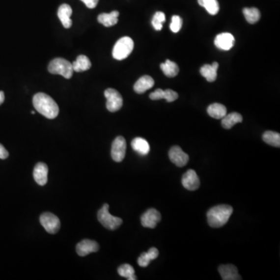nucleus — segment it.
I'll list each match as a JSON object with an SVG mask.
<instances>
[{
  "instance_id": "obj_1",
  "label": "nucleus",
  "mask_w": 280,
  "mask_h": 280,
  "mask_svg": "<svg viewBox=\"0 0 280 280\" xmlns=\"http://www.w3.org/2000/svg\"><path fill=\"white\" fill-rule=\"evenodd\" d=\"M33 105L37 112L49 119H54L59 113L56 101L45 93H36L33 97Z\"/></svg>"
},
{
  "instance_id": "obj_2",
  "label": "nucleus",
  "mask_w": 280,
  "mask_h": 280,
  "mask_svg": "<svg viewBox=\"0 0 280 280\" xmlns=\"http://www.w3.org/2000/svg\"><path fill=\"white\" fill-rule=\"evenodd\" d=\"M233 211V208L230 205H219L214 206L208 211V224L212 227H221L228 222Z\"/></svg>"
},
{
  "instance_id": "obj_3",
  "label": "nucleus",
  "mask_w": 280,
  "mask_h": 280,
  "mask_svg": "<svg viewBox=\"0 0 280 280\" xmlns=\"http://www.w3.org/2000/svg\"><path fill=\"white\" fill-rule=\"evenodd\" d=\"M48 69L52 74L61 75L65 79L72 78L74 72L72 63L62 58H56L52 60Z\"/></svg>"
},
{
  "instance_id": "obj_4",
  "label": "nucleus",
  "mask_w": 280,
  "mask_h": 280,
  "mask_svg": "<svg viewBox=\"0 0 280 280\" xmlns=\"http://www.w3.org/2000/svg\"><path fill=\"white\" fill-rule=\"evenodd\" d=\"M134 49V42L129 37L120 38L113 48L112 56L117 60H123L129 57Z\"/></svg>"
},
{
  "instance_id": "obj_5",
  "label": "nucleus",
  "mask_w": 280,
  "mask_h": 280,
  "mask_svg": "<svg viewBox=\"0 0 280 280\" xmlns=\"http://www.w3.org/2000/svg\"><path fill=\"white\" fill-rule=\"evenodd\" d=\"M97 219L103 226L108 230H114L122 224V220L118 217H114L109 213V204H104L101 209L97 213Z\"/></svg>"
},
{
  "instance_id": "obj_6",
  "label": "nucleus",
  "mask_w": 280,
  "mask_h": 280,
  "mask_svg": "<svg viewBox=\"0 0 280 280\" xmlns=\"http://www.w3.org/2000/svg\"><path fill=\"white\" fill-rule=\"evenodd\" d=\"M106 97V108L109 112H115L121 109L123 105V99L118 90L113 88H109L105 91Z\"/></svg>"
},
{
  "instance_id": "obj_7",
  "label": "nucleus",
  "mask_w": 280,
  "mask_h": 280,
  "mask_svg": "<svg viewBox=\"0 0 280 280\" xmlns=\"http://www.w3.org/2000/svg\"><path fill=\"white\" fill-rule=\"evenodd\" d=\"M40 223L49 233L55 234L59 230L61 224L59 219L52 213H44L40 217Z\"/></svg>"
},
{
  "instance_id": "obj_8",
  "label": "nucleus",
  "mask_w": 280,
  "mask_h": 280,
  "mask_svg": "<svg viewBox=\"0 0 280 280\" xmlns=\"http://www.w3.org/2000/svg\"><path fill=\"white\" fill-rule=\"evenodd\" d=\"M126 153V141L123 137H118L112 142V154L113 161L121 162L123 161Z\"/></svg>"
},
{
  "instance_id": "obj_9",
  "label": "nucleus",
  "mask_w": 280,
  "mask_h": 280,
  "mask_svg": "<svg viewBox=\"0 0 280 280\" xmlns=\"http://www.w3.org/2000/svg\"><path fill=\"white\" fill-rule=\"evenodd\" d=\"M169 158L173 164L179 168L185 166L189 161V155L178 146L170 148L169 150Z\"/></svg>"
},
{
  "instance_id": "obj_10",
  "label": "nucleus",
  "mask_w": 280,
  "mask_h": 280,
  "mask_svg": "<svg viewBox=\"0 0 280 280\" xmlns=\"http://www.w3.org/2000/svg\"><path fill=\"white\" fill-rule=\"evenodd\" d=\"M161 220V213L157 211V209H149L145 212L141 217V224L144 227L155 228Z\"/></svg>"
},
{
  "instance_id": "obj_11",
  "label": "nucleus",
  "mask_w": 280,
  "mask_h": 280,
  "mask_svg": "<svg viewBox=\"0 0 280 280\" xmlns=\"http://www.w3.org/2000/svg\"><path fill=\"white\" fill-rule=\"evenodd\" d=\"M99 245L96 241L92 240L84 239L79 242L76 247L77 254L81 257H84L90 253L97 252L99 250Z\"/></svg>"
},
{
  "instance_id": "obj_12",
  "label": "nucleus",
  "mask_w": 280,
  "mask_h": 280,
  "mask_svg": "<svg viewBox=\"0 0 280 280\" xmlns=\"http://www.w3.org/2000/svg\"><path fill=\"white\" fill-rule=\"evenodd\" d=\"M234 37L230 33H221L218 34L214 40L216 47L224 51L230 50L234 45Z\"/></svg>"
},
{
  "instance_id": "obj_13",
  "label": "nucleus",
  "mask_w": 280,
  "mask_h": 280,
  "mask_svg": "<svg viewBox=\"0 0 280 280\" xmlns=\"http://www.w3.org/2000/svg\"><path fill=\"white\" fill-rule=\"evenodd\" d=\"M181 183L188 190L195 191L199 188L200 181L194 170H189L182 177Z\"/></svg>"
},
{
  "instance_id": "obj_14",
  "label": "nucleus",
  "mask_w": 280,
  "mask_h": 280,
  "mask_svg": "<svg viewBox=\"0 0 280 280\" xmlns=\"http://www.w3.org/2000/svg\"><path fill=\"white\" fill-rule=\"evenodd\" d=\"M48 173H49V168L45 165V163H37L34 167V180L38 185L44 186L48 182Z\"/></svg>"
},
{
  "instance_id": "obj_15",
  "label": "nucleus",
  "mask_w": 280,
  "mask_h": 280,
  "mask_svg": "<svg viewBox=\"0 0 280 280\" xmlns=\"http://www.w3.org/2000/svg\"><path fill=\"white\" fill-rule=\"evenodd\" d=\"M73 13V9L71 6L68 4H62L58 9V17L60 21L62 23L64 28H70L73 25L72 22L71 15Z\"/></svg>"
},
{
  "instance_id": "obj_16",
  "label": "nucleus",
  "mask_w": 280,
  "mask_h": 280,
  "mask_svg": "<svg viewBox=\"0 0 280 280\" xmlns=\"http://www.w3.org/2000/svg\"><path fill=\"white\" fill-rule=\"evenodd\" d=\"M219 273L224 280H241L237 267L233 265H222L219 267Z\"/></svg>"
},
{
  "instance_id": "obj_17",
  "label": "nucleus",
  "mask_w": 280,
  "mask_h": 280,
  "mask_svg": "<svg viewBox=\"0 0 280 280\" xmlns=\"http://www.w3.org/2000/svg\"><path fill=\"white\" fill-rule=\"evenodd\" d=\"M219 68L218 62H214L212 65L205 64L200 69V73L202 77L206 79L208 82H214L217 80V69Z\"/></svg>"
},
{
  "instance_id": "obj_18",
  "label": "nucleus",
  "mask_w": 280,
  "mask_h": 280,
  "mask_svg": "<svg viewBox=\"0 0 280 280\" xmlns=\"http://www.w3.org/2000/svg\"><path fill=\"white\" fill-rule=\"evenodd\" d=\"M154 86V81L149 76H142L140 77L134 85V90L137 93H143L146 90L151 89Z\"/></svg>"
},
{
  "instance_id": "obj_19",
  "label": "nucleus",
  "mask_w": 280,
  "mask_h": 280,
  "mask_svg": "<svg viewBox=\"0 0 280 280\" xmlns=\"http://www.w3.org/2000/svg\"><path fill=\"white\" fill-rule=\"evenodd\" d=\"M118 16H119V12L117 10L112 11L110 13H101L97 17V21L104 26L109 28V27L114 26L118 23Z\"/></svg>"
},
{
  "instance_id": "obj_20",
  "label": "nucleus",
  "mask_w": 280,
  "mask_h": 280,
  "mask_svg": "<svg viewBox=\"0 0 280 280\" xmlns=\"http://www.w3.org/2000/svg\"><path fill=\"white\" fill-rule=\"evenodd\" d=\"M131 146L135 151L142 156L147 155L148 153H149V150H150L149 142L146 140L140 138V137L135 138L132 141Z\"/></svg>"
},
{
  "instance_id": "obj_21",
  "label": "nucleus",
  "mask_w": 280,
  "mask_h": 280,
  "mask_svg": "<svg viewBox=\"0 0 280 280\" xmlns=\"http://www.w3.org/2000/svg\"><path fill=\"white\" fill-rule=\"evenodd\" d=\"M72 65H73V71L80 73V72L86 71L88 69H90L91 67V62L86 56L81 55L77 57V60L72 63Z\"/></svg>"
},
{
  "instance_id": "obj_22",
  "label": "nucleus",
  "mask_w": 280,
  "mask_h": 280,
  "mask_svg": "<svg viewBox=\"0 0 280 280\" xmlns=\"http://www.w3.org/2000/svg\"><path fill=\"white\" fill-rule=\"evenodd\" d=\"M159 256V251L156 248H151L147 252H143L138 258V264L141 267H147L152 260Z\"/></svg>"
},
{
  "instance_id": "obj_23",
  "label": "nucleus",
  "mask_w": 280,
  "mask_h": 280,
  "mask_svg": "<svg viewBox=\"0 0 280 280\" xmlns=\"http://www.w3.org/2000/svg\"><path fill=\"white\" fill-rule=\"evenodd\" d=\"M243 118L241 114L237 112H232L230 114H226L222 118V125L224 129H230L237 123L242 122Z\"/></svg>"
},
{
  "instance_id": "obj_24",
  "label": "nucleus",
  "mask_w": 280,
  "mask_h": 280,
  "mask_svg": "<svg viewBox=\"0 0 280 280\" xmlns=\"http://www.w3.org/2000/svg\"><path fill=\"white\" fill-rule=\"evenodd\" d=\"M207 112L212 118H216V119H222L226 114V108L221 104L214 103L208 107Z\"/></svg>"
},
{
  "instance_id": "obj_25",
  "label": "nucleus",
  "mask_w": 280,
  "mask_h": 280,
  "mask_svg": "<svg viewBox=\"0 0 280 280\" xmlns=\"http://www.w3.org/2000/svg\"><path fill=\"white\" fill-rule=\"evenodd\" d=\"M161 69L163 73L168 77H174L179 73V67L174 62L168 59L165 63L161 65Z\"/></svg>"
},
{
  "instance_id": "obj_26",
  "label": "nucleus",
  "mask_w": 280,
  "mask_h": 280,
  "mask_svg": "<svg viewBox=\"0 0 280 280\" xmlns=\"http://www.w3.org/2000/svg\"><path fill=\"white\" fill-rule=\"evenodd\" d=\"M243 13H244L246 21L251 25L256 24L259 21L260 17H261L259 10L255 7L245 8L243 9Z\"/></svg>"
},
{
  "instance_id": "obj_27",
  "label": "nucleus",
  "mask_w": 280,
  "mask_h": 280,
  "mask_svg": "<svg viewBox=\"0 0 280 280\" xmlns=\"http://www.w3.org/2000/svg\"><path fill=\"white\" fill-rule=\"evenodd\" d=\"M198 2L211 15H217L220 10V5L217 0H198Z\"/></svg>"
},
{
  "instance_id": "obj_28",
  "label": "nucleus",
  "mask_w": 280,
  "mask_h": 280,
  "mask_svg": "<svg viewBox=\"0 0 280 280\" xmlns=\"http://www.w3.org/2000/svg\"><path fill=\"white\" fill-rule=\"evenodd\" d=\"M262 140L264 142L275 146V147H280V133L273 132V131H267L264 133L262 136Z\"/></svg>"
},
{
  "instance_id": "obj_29",
  "label": "nucleus",
  "mask_w": 280,
  "mask_h": 280,
  "mask_svg": "<svg viewBox=\"0 0 280 280\" xmlns=\"http://www.w3.org/2000/svg\"><path fill=\"white\" fill-rule=\"evenodd\" d=\"M118 274L121 277H125L129 280H137V277L135 276L134 268L129 264H123L118 269Z\"/></svg>"
},
{
  "instance_id": "obj_30",
  "label": "nucleus",
  "mask_w": 280,
  "mask_h": 280,
  "mask_svg": "<svg viewBox=\"0 0 280 280\" xmlns=\"http://www.w3.org/2000/svg\"><path fill=\"white\" fill-rule=\"evenodd\" d=\"M166 21V17L163 12H157L152 19V25L156 30H161L163 28V23Z\"/></svg>"
},
{
  "instance_id": "obj_31",
  "label": "nucleus",
  "mask_w": 280,
  "mask_h": 280,
  "mask_svg": "<svg viewBox=\"0 0 280 280\" xmlns=\"http://www.w3.org/2000/svg\"><path fill=\"white\" fill-rule=\"evenodd\" d=\"M181 27H182V19L179 16H173L170 25V30L174 33H177L181 30Z\"/></svg>"
},
{
  "instance_id": "obj_32",
  "label": "nucleus",
  "mask_w": 280,
  "mask_h": 280,
  "mask_svg": "<svg viewBox=\"0 0 280 280\" xmlns=\"http://www.w3.org/2000/svg\"><path fill=\"white\" fill-rule=\"evenodd\" d=\"M165 99L168 102H173V101H176V100L178 98V94H177V92L174 91V90L168 89V90H165Z\"/></svg>"
},
{
  "instance_id": "obj_33",
  "label": "nucleus",
  "mask_w": 280,
  "mask_h": 280,
  "mask_svg": "<svg viewBox=\"0 0 280 280\" xmlns=\"http://www.w3.org/2000/svg\"><path fill=\"white\" fill-rule=\"evenodd\" d=\"M165 90H163L161 88H158L153 93H150L149 98L153 101H157V100L165 99Z\"/></svg>"
},
{
  "instance_id": "obj_34",
  "label": "nucleus",
  "mask_w": 280,
  "mask_h": 280,
  "mask_svg": "<svg viewBox=\"0 0 280 280\" xmlns=\"http://www.w3.org/2000/svg\"><path fill=\"white\" fill-rule=\"evenodd\" d=\"M83 2H84L85 5H86V7L89 8V9H93L97 6V3L99 2V0H81Z\"/></svg>"
},
{
  "instance_id": "obj_35",
  "label": "nucleus",
  "mask_w": 280,
  "mask_h": 280,
  "mask_svg": "<svg viewBox=\"0 0 280 280\" xmlns=\"http://www.w3.org/2000/svg\"><path fill=\"white\" fill-rule=\"evenodd\" d=\"M9 157V153L6 150V148L2 146V144H0V159L5 160Z\"/></svg>"
},
{
  "instance_id": "obj_36",
  "label": "nucleus",
  "mask_w": 280,
  "mask_h": 280,
  "mask_svg": "<svg viewBox=\"0 0 280 280\" xmlns=\"http://www.w3.org/2000/svg\"><path fill=\"white\" fill-rule=\"evenodd\" d=\"M5 100V94L3 91H0V105H2Z\"/></svg>"
},
{
  "instance_id": "obj_37",
  "label": "nucleus",
  "mask_w": 280,
  "mask_h": 280,
  "mask_svg": "<svg viewBox=\"0 0 280 280\" xmlns=\"http://www.w3.org/2000/svg\"><path fill=\"white\" fill-rule=\"evenodd\" d=\"M30 113H31L32 114H35V112H34V111H32V112H30Z\"/></svg>"
}]
</instances>
